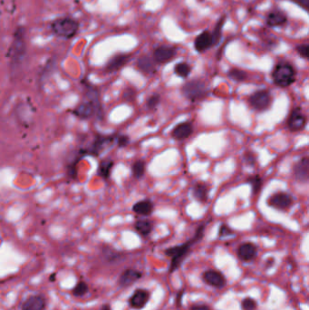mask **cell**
<instances>
[{"mask_svg":"<svg viewBox=\"0 0 309 310\" xmlns=\"http://www.w3.org/2000/svg\"><path fill=\"white\" fill-rule=\"evenodd\" d=\"M206 227V223L201 224L198 229L196 230L194 237H193L190 241H186L181 245H178L172 248H168L165 249V255L170 257L172 259L171 265L169 268V273H172L175 270L179 269L181 263L184 261L186 256L189 254L191 248L195 243L200 241L204 236V230Z\"/></svg>","mask_w":309,"mask_h":310,"instance_id":"obj_1","label":"cell"},{"mask_svg":"<svg viewBox=\"0 0 309 310\" xmlns=\"http://www.w3.org/2000/svg\"><path fill=\"white\" fill-rule=\"evenodd\" d=\"M296 72L289 62L278 63L272 71V79L276 85L286 88L295 82Z\"/></svg>","mask_w":309,"mask_h":310,"instance_id":"obj_2","label":"cell"},{"mask_svg":"<svg viewBox=\"0 0 309 310\" xmlns=\"http://www.w3.org/2000/svg\"><path fill=\"white\" fill-rule=\"evenodd\" d=\"M181 93L185 98L192 102H197L203 100L209 95V89L206 83L203 81L195 79L189 81L182 86Z\"/></svg>","mask_w":309,"mask_h":310,"instance_id":"obj_3","label":"cell"},{"mask_svg":"<svg viewBox=\"0 0 309 310\" xmlns=\"http://www.w3.org/2000/svg\"><path fill=\"white\" fill-rule=\"evenodd\" d=\"M79 25L71 17H60L52 23V31L63 38H72L76 35Z\"/></svg>","mask_w":309,"mask_h":310,"instance_id":"obj_4","label":"cell"},{"mask_svg":"<svg viewBox=\"0 0 309 310\" xmlns=\"http://www.w3.org/2000/svg\"><path fill=\"white\" fill-rule=\"evenodd\" d=\"M272 102L271 93L267 89L260 90L255 92L248 98L250 106L256 111L263 112L269 108Z\"/></svg>","mask_w":309,"mask_h":310,"instance_id":"obj_5","label":"cell"},{"mask_svg":"<svg viewBox=\"0 0 309 310\" xmlns=\"http://www.w3.org/2000/svg\"><path fill=\"white\" fill-rule=\"evenodd\" d=\"M269 206L278 211H286L293 204L292 196L286 193H276L268 199Z\"/></svg>","mask_w":309,"mask_h":310,"instance_id":"obj_6","label":"cell"},{"mask_svg":"<svg viewBox=\"0 0 309 310\" xmlns=\"http://www.w3.org/2000/svg\"><path fill=\"white\" fill-rule=\"evenodd\" d=\"M307 125V116L303 114L301 108L295 107L291 112L288 120V127L291 131H300Z\"/></svg>","mask_w":309,"mask_h":310,"instance_id":"obj_7","label":"cell"},{"mask_svg":"<svg viewBox=\"0 0 309 310\" xmlns=\"http://www.w3.org/2000/svg\"><path fill=\"white\" fill-rule=\"evenodd\" d=\"M293 175L295 180L299 182H308L309 178V160L308 156L303 157L295 163L293 168Z\"/></svg>","mask_w":309,"mask_h":310,"instance_id":"obj_8","label":"cell"},{"mask_svg":"<svg viewBox=\"0 0 309 310\" xmlns=\"http://www.w3.org/2000/svg\"><path fill=\"white\" fill-rule=\"evenodd\" d=\"M177 54V49L173 47L161 46L154 50L153 60L158 64L169 62L175 57Z\"/></svg>","mask_w":309,"mask_h":310,"instance_id":"obj_9","label":"cell"},{"mask_svg":"<svg viewBox=\"0 0 309 310\" xmlns=\"http://www.w3.org/2000/svg\"><path fill=\"white\" fill-rule=\"evenodd\" d=\"M214 46L213 43L212 35L210 31H203L195 38L194 41V48L197 52L203 53L208 49L212 48Z\"/></svg>","mask_w":309,"mask_h":310,"instance_id":"obj_10","label":"cell"},{"mask_svg":"<svg viewBox=\"0 0 309 310\" xmlns=\"http://www.w3.org/2000/svg\"><path fill=\"white\" fill-rule=\"evenodd\" d=\"M47 308V300L41 295H32L23 302L21 310H45Z\"/></svg>","mask_w":309,"mask_h":310,"instance_id":"obj_11","label":"cell"},{"mask_svg":"<svg viewBox=\"0 0 309 310\" xmlns=\"http://www.w3.org/2000/svg\"><path fill=\"white\" fill-rule=\"evenodd\" d=\"M204 281L214 288L221 289L226 285V278L219 271L216 270H207L203 274Z\"/></svg>","mask_w":309,"mask_h":310,"instance_id":"obj_12","label":"cell"},{"mask_svg":"<svg viewBox=\"0 0 309 310\" xmlns=\"http://www.w3.org/2000/svg\"><path fill=\"white\" fill-rule=\"evenodd\" d=\"M142 276H143L142 272L138 271L136 269H126L120 276L118 283L122 288H126L132 285L133 283L136 282L142 277Z\"/></svg>","mask_w":309,"mask_h":310,"instance_id":"obj_13","label":"cell"},{"mask_svg":"<svg viewBox=\"0 0 309 310\" xmlns=\"http://www.w3.org/2000/svg\"><path fill=\"white\" fill-rule=\"evenodd\" d=\"M258 253V248L253 243L246 242L241 244L238 248V257L243 261H250L254 260Z\"/></svg>","mask_w":309,"mask_h":310,"instance_id":"obj_14","label":"cell"},{"mask_svg":"<svg viewBox=\"0 0 309 310\" xmlns=\"http://www.w3.org/2000/svg\"><path fill=\"white\" fill-rule=\"evenodd\" d=\"M193 132V124L190 122H184L177 124L172 131V136L175 140L181 141L190 137Z\"/></svg>","mask_w":309,"mask_h":310,"instance_id":"obj_15","label":"cell"},{"mask_svg":"<svg viewBox=\"0 0 309 310\" xmlns=\"http://www.w3.org/2000/svg\"><path fill=\"white\" fill-rule=\"evenodd\" d=\"M150 295L149 292L145 290H137L132 296H130V305L131 308L135 310H142L149 301Z\"/></svg>","mask_w":309,"mask_h":310,"instance_id":"obj_16","label":"cell"},{"mask_svg":"<svg viewBox=\"0 0 309 310\" xmlns=\"http://www.w3.org/2000/svg\"><path fill=\"white\" fill-rule=\"evenodd\" d=\"M287 22H288L287 16L279 10L271 11L270 13H268L267 18H266L267 25L271 28L280 27V26L285 25Z\"/></svg>","mask_w":309,"mask_h":310,"instance_id":"obj_17","label":"cell"},{"mask_svg":"<svg viewBox=\"0 0 309 310\" xmlns=\"http://www.w3.org/2000/svg\"><path fill=\"white\" fill-rule=\"evenodd\" d=\"M129 59H130V56L128 55L119 54V55H114L113 58H111L110 61L107 64L106 70L108 72L118 71L127 64Z\"/></svg>","mask_w":309,"mask_h":310,"instance_id":"obj_18","label":"cell"},{"mask_svg":"<svg viewBox=\"0 0 309 310\" xmlns=\"http://www.w3.org/2000/svg\"><path fill=\"white\" fill-rule=\"evenodd\" d=\"M155 61L153 59L150 58L147 55L141 56L138 59L137 66L139 70L146 75H151L155 73L156 67H155Z\"/></svg>","mask_w":309,"mask_h":310,"instance_id":"obj_19","label":"cell"},{"mask_svg":"<svg viewBox=\"0 0 309 310\" xmlns=\"http://www.w3.org/2000/svg\"><path fill=\"white\" fill-rule=\"evenodd\" d=\"M153 210H154V205H153L152 201L150 200H140L132 207L133 212H135L138 215H142V216L151 215Z\"/></svg>","mask_w":309,"mask_h":310,"instance_id":"obj_20","label":"cell"},{"mask_svg":"<svg viewBox=\"0 0 309 310\" xmlns=\"http://www.w3.org/2000/svg\"><path fill=\"white\" fill-rule=\"evenodd\" d=\"M193 194L194 198L196 200L204 203L207 202L208 197H209V187L208 184L202 181L197 182L194 186H193Z\"/></svg>","mask_w":309,"mask_h":310,"instance_id":"obj_21","label":"cell"},{"mask_svg":"<svg viewBox=\"0 0 309 310\" xmlns=\"http://www.w3.org/2000/svg\"><path fill=\"white\" fill-rule=\"evenodd\" d=\"M24 54V37L22 34L16 35V42H15L14 53H13V62L17 64Z\"/></svg>","mask_w":309,"mask_h":310,"instance_id":"obj_22","label":"cell"},{"mask_svg":"<svg viewBox=\"0 0 309 310\" xmlns=\"http://www.w3.org/2000/svg\"><path fill=\"white\" fill-rule=\"evenodd\" d=\"M134 228L138 233L142 236H148L152 231L153 224L149 220H139L135 222Z\"/></svg>","mask_w":309,"mask_h":310,"instance_id":"obj_23","label":"cell"},{"mask_svg":"<svg viewBox=\"0 0 309 310\" xmlns=\"http://www.w3.org/2000/svg\"><path fill=\"white\" fill-rule=\"evenodd\" d=\"M94 111L95 108L93 106V103L87 102V103L80 104L75 110V114L79 117L88 118L92 116V114H94Z\"/></svg>","mask_w":309,"mask_h":310,"instance_id":"obj_24","label":"cell"},{"mask_svg":"<svg viewBox=\"0 0 309 310\" xmlns=\"http://www.w3.org/2000/svg\"><path fill=\"white\" fill-rule=\"evenodd\" d=\"M226 17H227L226 16H222L215 25L213 33H211L214 46L218 45L220 43V39H221V34H222V28L226 22Z\"/></svg>","mask_w":309,"mask_h":310,"instance_id":"obj_25","label":"cell"},{"mask_svg":"<svg viewBox=\"0 0 309 310\" xmlns=\"http://www.w3.org/2000/svg\"><path fill=\"white\" fill-rule=\"evenodd\" d=\"M146 163L144 161H136L131 166V173L135 179H142L145 175Z\"/></svg>","mask_w":309,"mask_h":310,"instance_id":"obj_26","label":"cell"},{"mask_svg":"<svg viewBox=\"0 0 309 310\" xmlns=\"http://www.w3.org/2000/svg\"><path fill=\"white\" fill-rule=\"evenodd\" d=\"M247 182L252 187L253 194H259L260 193L261 189L263 186V179L260 175L256 174V175L249 176L247 179Z\"/></svg>","mask_w":309,"mask_h":310,"instance_id":"obj_27","label":"cell"},{"mask_svg":"<svg viewBox=\"0 0 309 310\" xmlns=\"http://www.w3.org/2000/svg\"><path fill=\"white\" fill-rule=\"evenodd\" d=\"M174 72L177 76L181 77V78H187L190 76L191 72H192V67L189 64L185 62L178 63L175 67H174Z\"/></svg>","mask_w":309,"mask_h":310,"instance_id":"obj_28","label":"cell"},{"mask_svg":"<svg viewBox=\"0 0 309 310\" xmlns=\"http://www.w3.org/2000/svg\"><path fill=\"white\" fill-rule=\"evenodd\" d=\"M228 76L236 82H244L247 78V73L243 70L238 68L230 69L228 73Z\"/></svg>","mask_w":309,"mask_h":310,"instance_id":"obj_29","label":"cell"},{"mask_svg":"<svg viewBox=\"0 0 309 310\" xmlns=\"http://www.w3.org/2000/svg\"><path fill=\"white\" fill-rule=\"evenodd\" d=\"M88 291H89V287H88L87 283L84 282V281H79L72 290V294L76 297H79V296H83L84 295H86Z\"/></svg>","mask_w":309,"mask_h":310,"instance_id":"obj_30","label":"cell"},{"mask_svg":"<svg viewBox=\"0 0 309 310\" xmlns=\"http://www.w3.org/2000/svg\"><path fill=\"white\" fill-rule=\"evenodd\" d=\"M114 166L113 161H103L99 167V173L104 179H108L110 177L111 171Z\"/></svg>","mask_w":309,"mask_h":310,"instance_id":"obj_31","label":"cell"},{"mask_svg":"<svg viewBox=\"0 0 309 310\" xmlns=\"http://www.w3.org/2000/svg\"><path fill=\"white\" fill-rule=\"evenodd\" d=\"M161 103V96L159 94H152L146 101V106L149 110H155Z\"/></svg>","mask_w":309,"mask_h":310,"instance_id":"obj_32","label":"cell"},{"mask_svg":"<svg viewBox=\"0 0 309 310\" xmlns=\"http://www.w3.org/2000/svg\"><path fill=\"white\" fill-rule=\"evenodd\" d=\"M257 302L251 297H246L241 302V310H256Z\"/></svg>","mask_w":309,"mask_h":310,"instance_id":"obj_33","label":"cell"},{"mask_svg":"<svg viewBox=\"0 0 309 310\" xmlns=\"http://www.w3.org/2000/svg\"><path fill=\"white\" fill-rule=\"evenodd\" d=\"M295 50L298 53V55H300L304 59H308L309 58V47L308 44H301V45L297 46L295 48Z\"/></svg>","mask_w":309,"mask_h":310,"instance_id":"obj_34","label":"cell"},{"mask_svg":"<svg viewBox=\"0 0 309 310\" xmlns=\"http://www.w3.org/2000/svg\"><path fill=\"white\" fill-rule=\"evenodd\" d=\"M243 159H244V163L249 165H254L257 162V156L254 152H245Z\"/></svg>","mask_w":309,"mask_h":310,"instance_id":"obj_35","label":"cell"},{"mask_svg":"<svg viewBox=\"0 0 309 310\" xmlns=\"http://www.w3.org/2000/svg\"><path fill=\"white\" fill-rule=\"evenodd\" d=\"M233 234V230L226 224H221L219 229V236L220 238H224Z\"/></svg>","mask_w":309,"mask_h":310,"instance_id":"obj_36","label":"cell"},{"mask_svg":"<svg viewBox=\"0 0 309 310\" xmlns=\"http://www.w3.org/2000/svg\"><path fill=\"white\" fill-rule=\"evenodd\" d=\"M117 142H118V145H119L120 147H125L126 145L129 144L130 139H129L128 136H126V135H121L120 137L118 138Z\"/></svg>","mask_w":309,"mask_h":310,"instance_id":"obj_37","label":"cell"},{"mask_svg":"<svg viewBox=\"0 0 309 310\" xmlns=\"http://www.w3.org/2000/svg\"><path fill=\"white\" fill-rule=\"evenodd\" d=\"M297 5L303 7L305 10H308L309 7V0H293Z\"/></svg>","mask_w":309,"mask_h":310,"instance_id":"obj_38","label":"cell"},{"mask_svg":"<svg viewBox=\"0 0 309 310\" xmlns=\"http://www.w3.org/2000/svg\"><path fill=\"white\" fill-rule=\"evenodd\" d=\"M191 310H211L207 306H194Z\"/></svg>","mask_w":309,"mask_h":310,"instance_id":"obj_39","label":"cell"},{"mask_svg":"<svg viewBox=\"0 0 309 310\" xmlns=\"http://www.w3.org/2000/svg\"><path fill=\"white\" fill-rule=\"evenodd\" d=\"M183 294H184V291L182 290V291L179 292V294H178V296H177V305H178V306L181 305V299H182Z\"/></svg>","mask_w":309,"mask_h":310,"instance_id":"obj_40","label":"cell"},{"mask_svg":"<svg viewBox=\"0 0 309 310\" xmlns=\"http://www.w3.org/2000/svg\"><path fill=\"white\" fill-rule=\"evenodd\" d=\"M112 310V309H111L110 305L104 304L103 306H102V308H101V310Z\"/></svg>","mask_w":309,"mask_h":310,"instance_id":"obj_41","label":"cell"}]
</instances>
